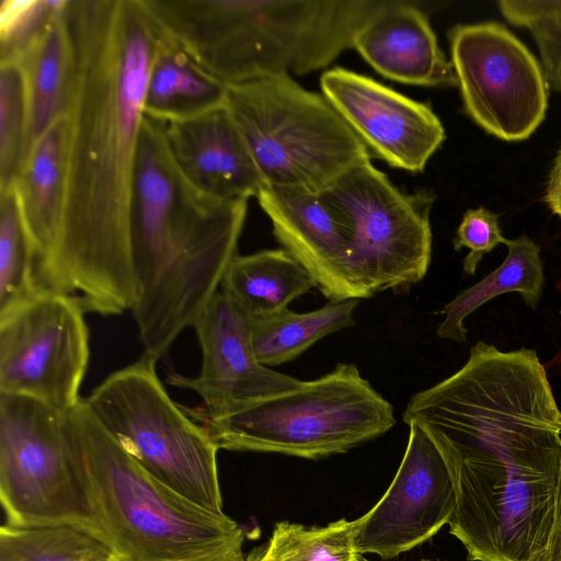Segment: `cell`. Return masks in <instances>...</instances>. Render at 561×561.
<instances>
[{
    "instance_id": "cell-1",
    "label": "cell",
    "mask_w": 561,
    "mask_h": 561,
    "mask_svg": "<svg viewBox=\"0 0 561 561\" xmlns=\"http://www.w3.org/2000/svg\"><path fill=\"white\" fill-rule=\"evenodd\" d=\"M72 61L61 220L38 290L117 316L136 299L131 228L149 75L165 30L145 0H68Z\"/></svg>"
},
{
    "instance_id": "cell-2",
    "label": "cell",
    "mask_w": 561,
    "mask_h": 561,
    "mask_svg": "<svg viewBox=\"0 0 561 561\" xmlns=\"http://www.w3.org/2000/svg\"><path fill=\"white\" fill-rule=\"evenodd\" d=\"M433 440L456 506L449 533L473 561H548L561 474V410L536 351L478 342L402 414Z\"/></svg>"
},
{
    "instance_id": "cell-3",
    "label": "cell",
    "mask_w": 561,
    "mask_h": 561,
    "mask_svg": "<svg viewBox=\"0 0 561 561\" xmlns=\"http://www.w3.org/2000/svg\"><path fill=\"white\" fill-rule=\"evenodd\" d=\"M248 201L225 199L179 168L162 122L145 115L135 182L131 312L146 354L160 358L193 328L238 254Z\"/></svg>"
},
{
    "instance_id": "cell-4",
    "label": "cell",
    "mask_w": 561,
    "mask_h": 561,
    "mask_svg": "<svg viewBox=\"0 0 561 561\" xmlns=\"http://www.w3.org/2000/svg\"><path fill=\"white\" fill-rule=\"evenodd\" d=\"M145 1L202 71L230 85L325 68L383 0Z\"/></svg>"
},
{
    "instance_id": "cell-5",
    "label": "cell",
    "mask_w": 561,
    "mask_h": 561,
    "mask_svg": "<svg viewBox=\"0 0 561 561\" xmlns=\"http://www.w3.org/2000/svg\"><path fill=\"white\" fill-rule=\"evenodd\" d=\"M71 471L96 527L127 561H196L243 547V528L225 513L184 499L142 468L82 399L64 413Z\"/></svg>"
},
{
    "instance_id": "cell-6",
    "label": "cell",
    "mask_w": 561,
    "mask_h": 561,
    "mask_svg": "<svg viewBox=\"0 0 561 561\" xmlns=\"http://www.w3.org/2000/svg\"><path fill=\"white\" fill-rule=\"evenodd\" d=\"M182 407L218 449L306 459L346 453L396 423L392 405L355 365L344 363L317 379L222 416Z\"/></svg>"
},
{
    "instance_id": "cell-7",
    "label": "cell",
    "mask_w": 561,
    "mask_h": 561,
    "mask_svg": "<svg viewBox=\"0 0 561 561\" xmlns=\"http://www.w3.org/2000/svg\"><path fill=\"white\" fill-rule=\"evenodd\" d=\"M225 105L264 185L322 193L370 157L325 96L291 76L226 85Z\"/></svg>"
},
{
    "instance_id": "cell-8",
    "label": "cell",
    "mask_w": 561,
    "mask_h": 561,
    "mask_svg": "<svg viewBox=\"0 0 561 561\" xmlns=\"http://www.w3.org/2000/svg\"><path fill=\"white\" fill-rule=\"evenodd\" d=\"M146 353L108 375L84 402L151 476L190 502L222 514L217 451L204 427L167 392Z\"/></svg>"
},
{
    "instance_id": "cell-9",
    "label": "cell",
    "mask_w": 561,
    "mask_h": 561,
    "mask_svg": "<svg viewBox=\"0 0 561 561\" xmlns=\"http://www.w3.org/2000/svg\"><path fill=\"white\" fill-rule=\"evenodd\" d=\"M320 194L348 222L350 271L364 298L408 288L426 275L432 193L402 192L368 157Z\"/></svg>"
},
{
    "instance_id": "cell-10",
    "label": "cell",
    "mask_w": 561,
    "mask_h": 561,
    "mask_svg": "<svg viewBox=\"0 0 561 561\" xmlns=\"http://www.w3.org/2000/svg\"><path fill=\"white\" fill-rule=\"evenodd\" d=\"M62 419L38 400L0 393V500L7 524L72 523L100 531L68 462Z\"/></svg>"
},
{
    "instance_id": "cell-11",
    "label": "cell",
    "mask_w": 561,
    "mask_h": 561,
    "mask_svg": "<svg viewBox=\"0 0 561 561\" xmlns=\"http://www.w3.org/2000/svg\"><path fill=\"white\" fill-rule=\"evenodd\" d=\"M72 296L36 290L0 312V393L38 400L62 413L82 398L90 337Z\"/></svg>"
},
{
    "instance_id": "cell-12",
    "label": "cell",
    "mask_w": 561,
    "mask_h": 561,
    "mask_svg": "<svg viewBox=\"0 0 561 561\" xmlns=\"http://www.w3.org/2000/svg\"><path fill=\"white\" fill-rule=\"evenodd\" d=\"M448 38L467 114L497 138L527 139L545 119L550 88L531 51L493 21L456 25Z\"/></svg>"
},
{
    "instance_id": "cell-13",
    "label": "cell",
    "mask_w": 561,
    "mask_h": 561,
    "mask_svg": "<svg viewBox=\"0 0 561 561\" xmlns=\"http://www.w3.org/2000/svg\"><path fill=\"white\" fill-rule=\"evenodd\" d=\"M409 440L386 493L357 518L359 554L392 559L434 537L449 524L456 495L447 466L417 425H409Z\"/></svg>"
},
{
    "instance_id": "cell-14",
    "label": "cell",
    "mask_w": 561,
    "mask_h": 561,
    "mask_svg": "<svg viewBox=\"0 0 561 561\" xmlns=\"http://www.w3.org/2000/svg\"><path fill=\"white\" fill-rule=\"evenodd\" d=\"M202 353L201 369L193 377L179 373L168 383L195 392L196 409L216 417L272 396L302 381L262 365L254 352L250 318L219 290L193 325Z\"/></svg>"
},
{
    "instance_id": "cell-15",
    "label": "cell",
    "mask_w": 561,
    "mask_h": 561,
    "mask_svg": "<svg viewBox=\"0 0 561 561\" xmlns=\"http://www.w3.org/2000/svg\"><path fill=\"white\" fill-rule=\"evenodd\" d=\"M322 94L347 125L389 165L422 172L445 140L432 108L374 79L337 67L320 78Z\"/></svg>"
},
{
    "instance_id": "cell-16",
    "label": "cell",
    "mask_w": 561,
    "mask_h": 561,
    "mask_svg": "<svg viewBox=\"0 0 561 561\" xmlns=\"http://www.w3.org/2000/svg\"><path fill=\"white\" fill-rule=\"evenodd\" d=\"M284 250L312 276L330 301L363 299L348 264L351 228L320 193L264 185L256 196Z\"/></svg>"
},
{
    "instance_id": "cell-17",
    "label": "cell",
    "mask_w": 561,
    "mask_h": 561,
    "mask_svg": "<svg viewBox=\"0 0 561 561\" xmlns=\"http://www.w3.org/2000/svg\"><path fill=\"white\" fill-rule=\"evenodd\" d=\"M163 126L175 162L195 185L225 199L259 195L263 180L225 103Z\"/></svg>"
},
{
    "instance_id": "cell-18",
    "label": "cell",
    "mask_w": 561,
    "mask_h": 561,
    "mask_svg": "<svg viewBox=\"0 0 561 561\" xmlns=\"http://www.w3.org/2000/svg\"><path fill=\"white\" fill-rule=\"evenodd\" d=\"M352 47L381 76L424 87L458 85L427 16L415 2L383 0L353 37Z\"/></svg>"
},
{
    "instance_id": "cell-19",
    "label": "cell",
    "mask_w": 561,
    "mask_h": 561,
    "mask_svg": "<svg viewBox=\"0 0 561 561\" xmlns=\"http://www.w3.org/2000/svg\"><path fill=\"white\" fill-rule=\"evenodd\" d=\"M67 133L68 123L64 114L34 141L12 185L32 249L34 285L58 240Z\"/></svg>"
},
{
    "instance_id": "cell-20",
    "label": "cell",
    "mask_w": 561,
    "mask_h": 561,
    "mask_svg": "<svg viewBox=\"0 0 561 561\" xmlns=\"http://www.w3.org/2000/svg\"><path fill=\"white\" fill-rule=\"evenodd\" d=\"M67 2L60 0L41 33L13 61L21 67L25 83L28 150L66 112L72 61Z\"/></svg>"
},
{
    "instance_id": "cell-21",
    "label": "cell",
    "mask_w": 561,
    "mask_h": 561,
    "mask_svg": "<svg viewBox=\"0 0 561 561\" xmlns=\"http://www.w3.org/2000/svg\"><path fill=\"white\" fill-rule=\"evenodd\" d=\"M220 287L250 319H257L287 309L293 300L316 287V283L293 255L275 249L237 254Z\"/></svg>"
},
{
    "instance_id": "cell-22",
    "label": "cell",
    "mask_w": 561,
    "mask_h": 561,
    "mask_svg": "<svg viewBox=\"0 0 561 561\" xmlns=\"http://www.w3.org/2000/svg\"><path fill=\"white\" fill-rule=\"evenodd\" d=\"M505 245L508 253L496 270L444 306L440 313L445 319L437 328L439 337L463 343L466 318L499 295L518 293L528 307L538 305L545 283L539 247L526 234L506 240Z\"/></svg>"
},
{
    "instance_id": "cell-23",
    "label": "cell",
    "mask_w": 561,
    "mask_h": 561,
    "mask_svg": "<svg viewBox=\"0 0 561 561\" xmlns=\"http://www.w3.org/2000/svg\"><path fill=\"white\" fill-rule=\"evenodd\" d=\"M225 95L226 85L202 71L167 32L149 75L145 115L182 119L222 105Z\"/></svg>"
},
{
    "instance_id": "cell-24",
    "label": "cell",
    "mask_w": 561,
    "mask_h": 561,
    "mask_svg": "<svg viewBox=\"0 0 561 561\" xmlns=\"http://www.w3.org/2000/svg\"><path fill=\"white\" fill-rule=\"evenodd\" d=\"M358 302L359 299L335 300L308 312L298 313L287 308L250 319L259 362L266 367L290 362L322 337L353 325Z\"/></svg>"
},
{
    "instance_id": "cell-25",
    "label": "cell",
    "mask_w": 561,
    "mask_h": 561,
    "mask_svg": "<svg viewBox=\"0 0 561 561\" xmlns=\"http://www.w3.org/2000/svg\"><path fill=\"white\" fill-rule=\"evenodd\" d=\"M115 551L96 529L72 523L0 528V561H105Z\"/></svg>"
},
{
    "instance_id": "cell-26",
    "label": "cell",
    "mask_w": 561,
    "mask_h": 561,
    "mask_svg": "<svg viewBox=\"0 0 561 561\" xmlns=\"http://www.w3.org/2000/svg\"><path fill=\"white\" fill-rule=\"evenodd\" d=\"M357 519L307 527L278 522L256 561H356Z\"/></svg>"
},
{
    "instance_id": "cell-27",
    "label": "cell",
    "mask_w": 561,
    "mask_h": 561,
    "mask_svg": "<svg viewBox=\"0 0 561 561\" xmlns=\"http://www.w3.org/2000/svg\"><path fill=\"white\" fill-rule=\"evenodd\" d=\"M35 291L32 249L11 186L0 192V312Z\"/></svg>"
},
{
    "instance_id": "cell-28",
    "label": "cell",
    "mask_w": 561,
    "mask_h": 561,
    "mask_svg": "<svg viewBox=\"0 0 561 561\" xmlns=\"http://www.w3.org/2000/svg\"><path fill=\"white\" fill-rule=\"evenodd\" d=\"M28 114L21 67L0 62V192L10 188L28 151Z\"/></svg>"
},
{
    "instance_id": "cell-29",
    "label": "cell",
    "mask_w": 561,
    "mask_h": 561,
    "mask_svg": "<svg viewBox=\"0 0 561 561\" xmlns=\"http://www.w3.org/2000/svg\"><path fill=\"white\" fill-rule=\"evenodd\" d=\"M59 3L60 0H3L0 7V62L16 61Z\"/></svg>"
},
{
    "instance_id": "cell-30",
    "label": "cell",
    "mask_w": 561,
    "mask_h": 561,
    "mask_svg": "<svg viewBox=\"0 0 561 561\" xmlns=\"http://www.w3.org/2000/svg\"><path fill=\"white\" fill-rule=\"evenodd\" d=\"M506 240L500 228L499 215L481 206L463 214L453 244L456 251L461 248L470 250L462 265L467 275H473L484 254L500 243L505 244Z\"/></svg>"
},
{
    "instance_id": "cell-31",
    "label": "cell",
    "mask_w": 561,
    "mask_h": 561,
    "mask_svg": "<svg viewBox=\"0 0 561 561\" xmlns=\"http://www.w3.org/2000/svg\"><path fill=\"white\" fill-rule=\"evenodd\" d=\"M545 202L553 214L561 217V147L549 173Z\"/></svg>"
},
{
    "instance_id": "cell-32",
    "label": "cell",
    "mask_w": 561,
    "mask_h": 561,
    "mask_svg": "<svg viewBox=\"0 0 561 561\" xmlns=\"http://www.w3.org/2000/svg\"><path fill=\"white\" fill-rule=\"evenodd\" d=\"M548 561H561V474L556 493L553 523L548 548Z\"/></svg>"
},
{
    "instance_id": "cell-33",
    "label": "cell",
    "mask_w": 561,
    "mask_h": 561,
    "mask_svg": "<svg viewBox=\"0 0 561 561\" xmlns=\"http://www.w3.org/2000/svg\"><path fill=\"white\" fill-rule=\"evenodd\" d=\"M196 561H248V556L244 554L243 547H238Z\"/></svg>"
},
{
    "instance_id": "cell-34",
    "label": "cell",
    "mask_w": 561,
    "mask_h": 561,
    "mask_svg": "<svg viewBox=\"0 0 561 561\" xmlns=\"http://www.w3.org/2000/svg\"><path fill=\"white\" fill-rule=\"evenodd\" d=\"M263 550V547H260L259 549H255L253 550L249 556H248V561H256L257 558L260 557L261 552Z\"/></svg>"
},
{
    "instance_id": "cell-35",
    "label": "cell",
    "mask_w": 561,
    "mask_h": 561,
    "mask_svg": "<svg viewBox=\"0 0 561 561\" xmlns=\"http://www.w3.org/2000/svg\"><path fill=\"white\" fill-rule=\"evenodd\" d=\"M105 561H127L126 559L119 557L118 554L113 556L112 558L105 560Z\"/></svg>"
},
{
    "instance_id": "cell-36",
    "label": "cell",
    "mask_w": 561,
    "mask_h": 561,
    "mask_svg": "<svg viewBox=\"0 0 561 561\" xmlns=\"http://www.w3.org/2000/svg\"><path fill=\"white\" fill-rule=\"evenodd\" d=\"M356 561H369V560L364 559L363 556L359 554ZM422 561H431V560H422Z\"/></svg>"
}]
</instances>
